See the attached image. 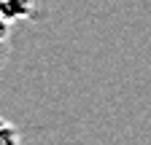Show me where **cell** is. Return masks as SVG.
I'll return each instance as SVG.
<instances>
[{
  "label": "cell",
  "mask_w": 151,
  "mask_h": 145,
  "mask_svg": "<svg viewBox=\"0 0 151 145\" xmlns=\"http://www.w3.org/2000/svg\"><path fill=\"white\" fill-rule=\"evenodd\" d=\"M41 0H0V14L8 22H19V19H32L38 14Z\"/></svg>",
  "instance_id": "1"
},
{
  "label": "cell",
  "mask_w": 151,
  "mask_h": 145,
  "mask_svg": "<svg viewBox=\"0 0 151 145\" xmlns=\"http://www.w3.org/2000/svg\"><path fill=\"white\" fill-rule=\"evenodd\" d=\"M0 145H22L19 129L11 121H6V118H0Z\"/></svg>",
  "instance_id": "2"
},
{
  "label": "cell",
  "mask_w": 151,
  "mask_h": 145,
  "mask_svg": "<svg viewBox=\"0 0 151 145\" xmlns=\"http://www.w3.org/2000/svg\"><path fill=\"white\" fill-rule=\"evenodd\" d=\"M8 30H11V22L6 19L3 14H0V43H6V41H8Z\"/></svg>",
  "instance_id": "3"
},
{
  "label": "cell",
  "mask_w": 151,
  "mask_h": 145,
  "mask_svg": "<svg viewBox=\"0 0 151 145\" xmlns=\"http://www.w3.org/2000/svg\"><path fill=\"white\" fill-rule=\"evenodd\" d=\"M3 59H6V46L0 43V65H3Z\"/></svg>",
  "instance_id": "4"
}]
</instances>
